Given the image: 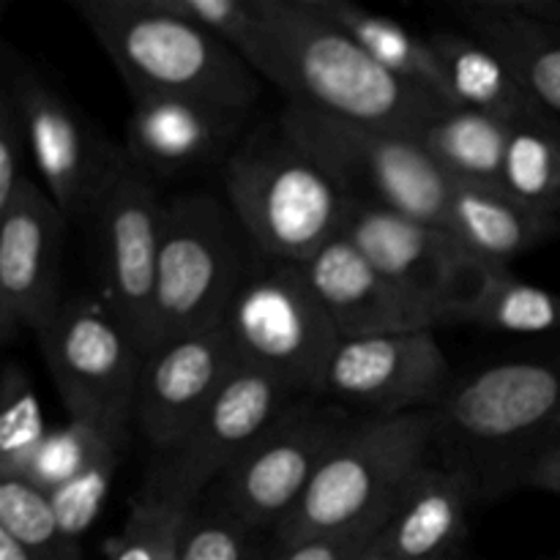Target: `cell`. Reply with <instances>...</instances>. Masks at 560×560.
Segmentation results:
<instances>
[{"instance_id": "6da1fadb", "label": "cell", "mask_w": 560, "mask_h": 560, "mask_svg": "<svg viewBox=\"0 0 560 560\" xmlns=\"http://www.w3.org/2000/svg\"><path fill=\"white\" fill-rule=\"evenodd\" d=\"M257 20L260 31L246 63L288 104L410 140L452 107L375 63L317 0H257Z\"/></svg>"}, {"instance_id": "7a4b0ae2", "label": "cell", "mask_w": 560, "mask_h": 560, "mask_svg": "<svg viewBox=\"0 0 560 560\" xmlns=\"http://www.w3.org/2000/svg\"><path fill=\"white\" fill-rule=\"evenodd\" d=\"M438 416V459L465 470L481 501L512 492L520 468L560 443V337L459 381Z\"/></svg>"}, {"instance_id": "3957f363", "label": "cell", "mask_w": 560, "mask_h": 560, "mask_svg": "<svg viewBox=\"0 0 560 560\" xmlns=\"http://www.w3.org/2000/svg\"><path fill=\"white\" fill-rule=\"evenodd\" d=\"M74 11L126 82L131 102L184 98L249 113L262 80L230 44L159 0H74Z\"/></svg>"}, {"instance_id": "277c9868", "label": "cell", "mask_w": 560, "mask_h": 560, "mask_svg": "<svg viewBox=\"0 0 560 560\" xmlns=\"http://www.w3.org/2000/svg\"><path fill=\"white\" fill-rule=\"evenodd\" d=\"M224 189L249 244L284 262L312 260L337 241L353 208L342 186L279 118L235 148L224 162Z\"/></svg>"}, {"instance_id": "5b68a950", "label": "cell", "mask_w": 560, "mask_h": 560, "mask_svg": "<svg viewBox=\"0 0 560 560\" xmlns=\"http://www.w3.org/2000/svg\"><path fill=\"white\" fill-rule=\"evenodd\" d=\"M438 410L355 421L317 470L306 495L277 528L273 541L315 539L383 525L399 487L438 457Z\"/></svg>"}, {"instance_id": "8992f818", "label": "cell", "mask_w": 560, "mask_h": 560, "mask_svg": "<svg viewBox=\"0 0 560 560\" xmlns=\"http://www.w3.org/2000/svg\"><path fill=\"white\" fill-rule=\"evenodd\" d=\"M222 326L241 364L299 397H320L342 337L317 299L304 262L271 260L255 249Z\"/></svg>"}, {"instance_id": "52a82bcc", "label": "cell", "mask_w": 560, "mask_h": 560, "mask_svg": "<svg viewBox=\"0 0 560 560\" xmlns=\"http://www.w3.org/2000/svg\"><path fill=\"white\" fill-rule=\"evenodd\" d=\"M252 255L255 246L241 222L217 197L180 195L164 202L156 348L222 326Z\"/></svg>"}, {"instance_id": "ba28073f", "label": "cell", "mask_w": 560, "mask_h": 560, "mask_svg": "<svg viewBox=\"0 0 560 560\" xmlns=\"http://www.w3.org/2000/svg\"><path fill=\"white\" fill-rule=\"evenodd\" d=\"M279 124L331 173L353 206L388 208L446 228L452 178L416 140L288 102Z\"/></svg>"}, {"instance_id": "9c48e42d", "label": "cell", "mask_w": 560, "mask_h": 560, "mask_svg": "<svg viewBox=\"0 0 560 560\" xmlns=\"http://www.w3.org/2000/svg\"><path fill=\"white\" fill-rule=\"evenodd\" d=\"M69 419L102 432L124 452L135 424L142 353L102 299L77 293L36 331Z\"/></svg>"}, {"instance_id": "30bf717a", "label": "cell", "mask_w": 560, "mask_h": 560, "mask_svg": "<svg viewBox=\"0 0 560 560\" xmlns=\"http://www.w3.org/2000/svg\"><path fill=\"white\" fill-rule=\"evenodd\" d=\"M0 85L20 107L33 164L47 195L69 224L91 222L104 186L124 162V145L109 142L42 66L9 44L0 47Z\"/></svg>"}, {"instance_id": "8fae6325", "label": "cell", "mask_w": 560, "mask_h": 560, "mask_svg": "<svg viewBox=\"0 0 560 560\" xmlns=\"http://www.w3.org/2000/svg\"><path fill=\"white\" fill-rule=\"evenodd\" d=\"M355 421L359 419L350 416V410L328 399H299L235 459L233 468L206 495L273 536Z\"/></svg>"}, {"instance_id": "7c38bea8", "label": "cell", "mask_w": 560, "mask_h": 560, "mask_svg": "<svg viewBox=\"0 0 560 560\" xmlns=\"http://www.w3.org/2000/svg\"><path fill=\"white\" fill-rule=\"evenodd\" d=\"M299 399L304 397L241 364L200 419L173 446L153 454L135 498L191 509Z\"/></svg>"}, {"instance_id": "4fadbf2b", "label": "cell", "mask_w": 560, "mask_h": 560, "mask_svg": "<svg viewBox=\"0 0 560 560\" xmlns=\"http://www.w3.org/2000/svg\"><path fill=\"white\" fill-rule=\"evenodd\" d=\"M164 202L151 175L124 156L91 213L96 235L98 299L135 337L142 353L156 348V279Z\"/></svg>"}, {"instance_id": "5bb4252c", "label": "cell", "mask_w": 560, "mask_h": 560, "mask_svg": "<svg viewBox=\"0 0 560 560\" xmlns=\"http://www.w3.org/2000/svg\"><path fill=\"white\" fill-rule=\"evenodd\" d=\"M435 328L342 339L320 399L372 419L441 410L457 388Z\"/></svg>"}, {"instance_id": "9a60e30c", "label": "cell", "mask_w": 560, "mask_h": 560, "mask_svg": "<svg viewBox=\"0 0 560 560\" xmlns=\"http://www.w3.org/2000/svg\"><path fill=\"white\" fill-rule=\"evenodd\" d=\"M348 238L405 295L430 310L441 328L446 312L474 299L492 266L476 260L446 228L419 222L388 208L353 206Z\"/></svg>"}, {"instance_id": "2e32d148", "label": "cell", "mask_w": 560, "mask_h": 560, "mask_svg": "<svg viewBox=\"0 0 560 560\" xmlns=\"http://www.w3.org/2000/svg\"><path fill=\"white\" fill-rule=\"evenodd\" d=\"M69 219L33 180L0 213V339L38 331L66 299L60 262Z\"/></svg>"}, {"instance_id": "e0dca14e", "label": "cell", "mask_w": 560, "mask_h": 560, "mask_svg": "<svg viewBox=\"0 0 560 560\" xmlns=\"http://www.w3.org/2000/svg\"><path fill=\"white\" fill-rule=\"evenodd\" d=\"M241 366L228 328L159 345L142 359L135 424L153 454L173 446Z\"/></svg>"}, {"instance_id": "ac0fdd59", "label": "cell", "mask_w": 560, "mask_h": 560, "mask_svg": "<svg viewBox=\"0 0 560 560\" xmlns=\"http://www.w3.org/2000/svg\"><path fill=\"white\" fill-rule=\"evenodd\" d=\"M246 115L184 98L135 102L124 124V151L151 178L195 173L233 156Z\"/></svg>"}, {"instance_id": "d6986e66", "label": "cell", "mask_w": 560, "mask_h": 560, "mask_svg": "<svg viewBox=\"0 0 560 560\" xmlns=\"http://www.w3.org/2000/svg\"><path fill=\"white\" fill-rule=\"evenodd\" d=\"M304 271L342 339L438 328L430 310L405 295L342 235L306 260Z\"/></svg>"}, {"instance_id": "ffe728a7", "label": "cell", "mask_w": 560, "mask_h": 560, "mask_svg": "<svg viewBox=\"0 0 560 560\" xmlns=\"http://www.w3.org/2000/svg\"><path fill=\"white\" fill-rule=\"evenodd\" d=\"M479 501L474 479L435 457L399 487L375 541L399 560H454Z\"/></svg>"}, {"instance_id": "44dd1931", "label": "cell", "mask_w": 560, "mask_h": 560, "mask_svg": "<svg viewBox=\"0 0 560 560\" xmlns=\"http://www.w3.org/2000/svg\"><path fill=\"white\" fill-rule=\"evenodd\" d=\"M446 230L492 268H509V260L556 238L550 217L520 202L501 184L470 180H452Z\"/></svg>"}, {"instance_id": "7402d4cb", "label": "cell", "mask_w": 560, "mask_h": 560, "mask_svg": "<svg viewBox=\"0 0 560 560\" xmlns=\"http://www.w3.org/2000/svg\"><path fill=\"white\" fill-rule=\"evenodd\" d=\"M457 14L465 31L490 44L541 113L560 126V25L520 14L512 0H470Z\"/></svg>"}, {"instance_id": "603a6c76", "label": "cell", "mask_w": 560, "mask_h": 560, "mask_svg": "<svg viewBox=\"0 0 560 560\" xmlns=\"http://www.w3.org/2000/svg\"><path fill=\"white\" fill-rule=\"evenodd\" d=\"M430 42L446 69L457 107L490 115L506 126L545 115L512 66L490 44L479 42L468 31H438L432 33Z\"/></svg>"}, {"instance_id": "cb8c5ba5", "label": "cell", "mask_w": 560, "mask_h": 560, "mask_svg": "<svg viewBox=\"0 0 560 560\" xmlns=\"http://www.w3.org/2000/svg\"><path fill=\"white\" fill-rule=\"evenodd\" d=\"M317 5L375 63H381L383 69L392 71L399 80L410 82L416 88H424L432 96L443 98L446 104H454L446 69H443L430 38L416 36L402 22L375 14V11L350 3V0H317Z\"/></svg>"}, {"instance_id": "d4e9b609", "label": "cell", "mask_w": 560, "mask_h": 560, "mask_svg": "<svg viewBox=\"0 0 560 560\" xmlns=\"http://www.w3.org/2000/svg\"><path fill=\"white\" fill-rule=\"evenodd\" d=\"M413 140L452 180L501 184L509 142V126L501 120L452 104L427 120Z\"/></svg>"}, {"instance_id": "484cf974", "label": "cell", "mask_w": 560, "mask_h": 560, "mask_svg": "<svg viewBox=\"0 0 560 560\" xmlns=\"http://www.w3.org/2000/svg\"><path fill=\"white\" fill-rule=\"evenodd\" d=\"M448 326L552 339L560 337V295L523 282L509 268H492L474 299L446 312L441 328Z\"/></svg>"}, {"instance_id": "4316f807", "label": "cell", "mask_w": 560, "mask_h": 560, "mask_svg": "<svg viewBox=\"0 0 560 560\" xmlns=\"http://www.w3.org/2000/svg\"><path fill=\"white\" fill-rule=\"evenodd\" d=\"M501 186L534 211L560 208V126L547 115L509 126Z\"/></svg>"}, {"instance_id": "83f0119b", "label": "cell", "mask_w": 560, "mask_h": 560, "mask_svg": "<svg viewBox=\"0 0 560 560\" xmlns=\"http://www.w3.org/2000/svg\"><path fill=\"white\" fill-rule=\"evenodd\" d=\"M0 530L33 560H85L80 541L60 528L47 492L25 479H0Z\"/></svg>"}, {"instance_id": "f1b7e54d", "label": "cell", "mask_w": 560, "mask_h": 560, "mask_svg": "<svg viewBox=\"0 0 560 560\" xmlns=\"http://www.w3.org/2000/svg\"><path fill=\"white\" fill-rule=\"evenodd\" d=\"M273 536L202 495L189 509L178 560H266Z\"/></svg>"}, {"instance_id": "f546056e", "label": "cell", "mask_w": 560, "mask_h": 560, "mask_svg": "<svg viewBox=\"0 0 560 560\" xmlns=\"http://www.w3.org/2000/svg\"><path fill=\"white\" fill-rule=\"evenodd\" d=\"M47 432L42 402L27 372L5 364L0 383V479H22Z\"/></svg>"}, {"instance_id": "4dcf8cb0", "label": "cell", "mask_w": 560, "mask_h": 560, "mask_svg": "<svg viewBox=\"0 0 560 560\" xmlns=\"http://www.w3.org/2000/svg\"><path fill=\"white\" fill-rule=\"evenodd\" d=\"M113 454H120V448L109 443L102 432L82 424V421L69 419L63 427H49L47 438L38 446L36 457H33L31 468L25 470L22 479L49 495L66 481L80 476L82 470L96 465L98 459L113 457Z\"/></svg>"}, {"instance_id": "1f68e13d", "label": "cell", "mask_w": 560, "mask_h": 560, "mask_svg": "<svg viewBox=\"0 0 560 560\" xmlns=\"http://www.w3.org/2000/svg\"><path fill=\"white\" fill-rule=\"evenodd\" d=\"M189 509L131 498L124 530L107 541V560H178Z\"/></svg>"}, {"instance_id": "d6a6232c", "label": "cell", "mask_w": 560, "mask_h": 560, "mask_svg": "<svg viewBox=\"0 0 560 560\" xmlns=\"http://www.w3.org/2000/svg\"><path fill=\"white\" fill-rule=\"evenodd\" d=\"M118 463L120 454L98 459L96 465H91V468L82 470L80 476L66 481L63 487L49 492V503H52L55 509V517H58L60 528H63L71 539L80 541L82 536L93 528L104 501H107L109 490H113Z\"/></svg>"}, {"instance_id": "836d02e7", "label": "cell", "mask_w": 560, "mask_h": 560, "mask_svg": "<svg viewBox=\"0 0 560 560\" xmlns=\"http://www.w3.org/2000/svg\"><path fill=\"white\" fill-rule=\"evenodd\" d=\"M159 3L170 14L206 27L208 33L230 44L244 60L255 47L260 31L257 0H159Z\"/></svg>"}, {"instance_id": "e575fe53", "label": "cell", "mask_w": 560, "mask_h": 560, "mask_svg": "<svg viewBox=\"0 0 560 560\" xmlns=\"http://www.w3.org/2000/svg\"><path fill=\"white\" fill-rule=\"evenodd\" d=\"M27 159L33 156L25 120L11 93L0 85V213L33 184L27 178Z\"/></svg>"}, {"instance_id": "d590c367", "label": "cell", "mask_w": 560, "mask_h": 560, "mask_svg": "<svg viewBox=\"0 0 560 560\" xmlns=\"http://www.w3.org/2000/svg\"><path fill=\"white\" fill-rule=\"evenodd\" d=\"M377 534H381V525L350 530V534L315 536V539L293 541V545L273 541L266 560H355L366 545L377 539Z\"/></svg>"}, {"instance_id": "8d00e7d4", "label": "cell", "mask_w": 560, "mask_h": 560, "mask_svg": "<svg viewBox=\"0 0 560 560\" xmlns=\"http://www.w3.org/2000/svg\"><path fill=\"white\" fill-rule=\"evenodd\" d=\"M517 487H534V490L560 495V443L539 452L520 468V474L514 476L512 490H517Z\"/></svg>"}, {"instance_id": "74e56055", "label": "cell", "mask_w": 560, "mask_h": 560, "mask_svg": "<svg viewBox=\"0 0 560 560\" xmlns=\"http://www.w3.org/2000/svg\"><path fill=\"white\" fill-rule=\"evenodd\" d=\"M0 560H33L31 552L0 530Z\"/></svg>"}, {"instance_id": "f35d334b", "label": "cell", "mask_w": 560, "mask_h": 560, "mask_svg": "<svg viewBox=\"0 0 560 560\" xmlns=\"http://www.w3.org/2000/svg\"><path fill=\"white\" fill-rule=\"evenodd\" d=\"M355 560H399V558H394L392 552L383 550V547L377 545V541H372V545H366L364 550H361L359 556H355Z\"/></svg>"}, {"instance_id": "ab89813d", "label": "cell", "mask_w": 560, "mask_h": 560, "mask_svg": "<svg viewBox=\"0 0 560 560\" xmlns=\"http://www.w3.org/2000/svg\"><path fill=\"white\" fill-rule=\"evenodd\" d=\"M550 222H552V230H556V238H560V208L556 213H552Z\"/></svg>"}, {"instance_id": "60d3db41", "label": "cell", "mask_w": 560, "mask_h": 560, "mask_svg": "<svg viewBox=\"0 0 560 560\" xmlns=\"http://www.w3.org/2000/svg\"><path fill=\"white\" fill-rule=\"evenodd\" d=\"M454 560H459V558H454Z\"/></svg>"}]
</instances>
